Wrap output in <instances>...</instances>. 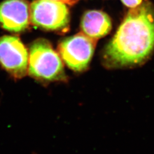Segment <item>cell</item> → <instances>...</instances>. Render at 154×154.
Here are the masks:
<instances>
[{"label": "cell", "instance_id": "cell-7", "mask_svg": "<svg viewBox=\"0 0 154 154\" xmlns=\"http://www.w3.org/2000/svg\"><path fill=\"white\" fill-rule=\"evenodd\" d=\"M81 27L84 34L97 39L110 33L112 29V22L110 17L105 12L89 11L83 14Z\"/></svg>", "mask_w": 154, "mask_h": 154}, {"label": "cell", "instance_id": "cell-1", "mask_svg": "<svg viewBox=\"0 0 154 154\" xmlns=\"http://www.w3.org/2000/svg\"><path fill=\"white\" fill-rule=\"evenodd\" d=\"M154 50V8L144 1L127 13L107 45L103 62L109 68L135 66L146 61Z\"/></svg>", "mask_w": 154, "mask_h": 154}, {"label": "cell", "instance_id": "cell-9", "mask_svg": "<svg viewBox=\"0 0 154 154\" xmlns=\"http://www.w3.org/2000/svg\"><path fill=\"white\" fill-rule=\"evenodd\" d=\"M52 1H61L62 2H64V3H67V4H73L75 1L76 0H52Z\"/></svg>", "mask_w": 154, "mask_h": 154}, {"label": "cell", "instance_id": "cell-5", "mask_svg": "<svg viewBox=\"0 0 154 154\" xmlns=\"http://www.w3.org/2000/svg\"><path fill=\"white\" fill-rule=\"evenodd\" d=\"M29 53L19 38L6 35L0 38V65L16 79L28 71Z\"/></svg>", "mask_w": 154, "mask_h": 154}, {"label": "cell", "instance_id": "cell-3", "mask_svg": "<svg viewBox=\"0 0 154 154\" xmlns=\"http://www.w3.org/2000/svg\"><path fill=\"white\" fill-rule=\"evenodd\" d=\"M96 44V39L82 32L62 41L58 46V51L62 59L70 69L83 72L88 67Z\"/></svg>", "mask_w": 154, "mask_h": 154}, {"label": "cell", "instance_id": "cell-8", "mask_svg": "<svg viewBox=\"0 0 154 154\" xmlns=\"http://www.w3.org/2000/svg\"><path fill=\"white\" fill-rule=\"evenodd\" d=\"M121 1L125 5L131 8L137 7L138 6L140 5L142 2V0H121Z\"/></svg>", "mask_w": 154, "mask_h": 154}, {"label": "cell", "instance_id": "cell-2", "mask_svg": "<svg viewBox=\"0 0 154 154\" xmlns=\"http://www.w3.org/2000/svg\"><path fill=\"white\" fill-rule=\"evenodd\" d=\"M28 72L31 77L42 82L66 79L60 57L49 42L44 39L36 40L30 46Z\"/></svg>", "mask_w": 154, "mask_h": 154}, {"label": "cell", "instance_id": "cell-4", "mask_svg": "<svg viewBox=\"0 0 154 154\" xmlns=\"http://www.w3.org/2000/svg\"><path fill=\"white\" fill-rule=\"evenodd\" d=\"M30 21L43 29L61 30L69 24L70 13L61 1L35 0L30 7Z\"/></svg>", "mask_w": 154, "mask_h": 154}, {"label": "cell", "instance_id": "cell-6", "mask_svg": "<svg viewBox=\"0 0 154 154\" xmlns=\"http://www.w3.org/2000/svg\"><path fill=\"white\" fill-rule=\"evenodd\" d=\"M30 22L28 0H4L0 4V27L11 32L26 29Z\"/></svg>", "mask_w": 154, "mask_h": 154}]
</instances>
